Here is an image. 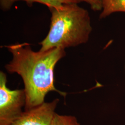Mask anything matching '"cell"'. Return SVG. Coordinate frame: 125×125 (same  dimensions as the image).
<instances>
[{"label":"cell","mask_w":125,"mask_h":125,"mask_svg":"<svg viewBox=\"0 0 125 125\" xmlns=\"http://www.w3.org/2000/svg\"><path fill=\"white\" fill-rule=\"evenodd\" d=\"M74 0L77 3H78V1H77V0Z\"/></svg>","instance_id":"cell-9"},{"label":"cell","mask_w":125,"mask_h":125,"mask_svg":"<svg viewBox=\"0 0 125 125\" xmlns=\"http://www.w3.org/2000/svg\"><path fill=\"white\" fill-rule=\"evenodd\" d=\"M116 12L125 13V0H103L100 19L106 18Z\"/></svg>","instance_id":"cell-6"},{"label":"cell","mask_w":125,"mask_h":125,"mask_svg":"<svg viewBox=\"0 0 125 125\" xmlns=\"http://www.w3.org/2000/svg\"><path fill=\"white\" fill-rule=\"evenodd\" d=\"M4 72H0V125H11L23 113L26 96L24 89H9Z\"/></svg>","instance_id":"cell-3"},{"label":"cell","mask_w":125,"mask_h":125,"mask_svg":"<svg viewBox=\"0 0 125 125\" xmlns=\"http://www.w3.org/2000/svg\"><path fill=\"white\" fill-rule=\"evenodd\" d=\"M59 102V99H55L25 110L11 125H51Z\"/></svg>","instance_id":"cell-4"},{"label":"cell","mask_w":125,"mask_h":125,"mask_svg":"<svg viewBox=\"0 0 125 125\" xmlns=\"http://www.w3.org/2000/svg\"><path fill=\"white\" fill-rule=\"evenodd\" d=\"M51 125H80L76 117L56 113Z\"/></svg>","instance_id":"cell-7"},{"label":"cell","mask_w":125,"mask_h":125,"mask_svg":"<svg viewBox=\"0 0 125 125\" xmlns=\"http://www.w3.org/2000/svg\"><path fill=\"white\" fill-rule=\"evenodd\" d=\"M19 1H25L27 5L30 7L35 2L39 3L47 6L49 9L59 7L63 4L76 3L74 0H0V8L3 11H9L16 2Z\"/></svg>","instance_id":"cell-5"},{"label":"cell","mask_w":125,"mask_h":125,"mask_svg":"<svg viewBox=\"0 0 125 125\" xmlns=\"http://www.w3.org/2000/svg\"><path fill=\"white\" fill-rule=\"evenodd\" d=\"M12 58L5 65L10 73L21 76L26 96L25 110H28L45 102L46 95L51 91L58 92L65 97L67 93L57 89L54 85V69L66 55L65 49L55 48L35 52L27 43L5 46Z\"/></svg>","instance_id":"cell-1"},{"label":"cell","mask_w":125,"mask_h":125,"mask_svg":"<svg viewBox=\"0 0 125 125\" xmlns=\"http://www.w3.org/2000/svg\"><path fill=\"white\" fill-rule=\"evenodd\" d=\"M78 3L84 1L89 4L90 8L94 11H101L103 0H77Z\"/></svg>","instance_id":"cell-8"},{"label":"cell","mask_w":125,"mask_h":125,"mask_svg":"<svg viewBox=\"0 0 125 125\" xmlns=\"http://www.w3.org/2000/svg\"><path fill=\"white\" fill-rule=\"evenodd\" d=\"M51 13L49 31L39 44L40 51L55 48L75 47L87 43L92 31L89 12L72 2L49 9Z\"/></svg>","instance_id":"cell-2"}]
</instances>
